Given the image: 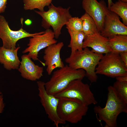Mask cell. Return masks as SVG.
<instances>
[{
    "instance_id": "cell-1",
    "label": "cell",
    "mask_w": 127,
    "mask_h": 127,
    "mask_svg": "<svg viewBox=\"0 0 127 127\" xmlns=\"http://www.w3.org/2000/svg\"><path fill=\"white\" fill-rule=\"evenodd\" d=\"M107 99L105 106H95L93 108L98 121H103L105 127H117V119L122 112L127 113V102L118 94L113 86L107 88Z\"/></svg>"
},
{
    "instance_id": "cell-2",
    "label": "cell",
    "mask_w": 127,
    "mask_h": 127,
    "mask_svg": "<svg viewBox=\"0 0 127 127\" xmlns=\"http://www.w3.org/2000/svg\"><path fill=\"white\" fill-rule=\"evenodd\" d=\"M103 56V54L93 52L86 47L81 50L71 53L65 61L73 69L84 70L85 76L91 83H93L97 81L98 77L95 73V68Z\"/></svg>"
},
{
    "instance_id": "cell-3",
    "label": "cell",
    "mask_w": 127,
    "mask_h": 127,
    "mask_svg": "<svg viewBox=\"0 0 127 127\" xmlns=\"http://www.w3.org/2000/svg\"><path fill=\"white\" fill-rule=\"evenodd\" d=\"M86 76L83 69H75L68 65L55 71L50 80L45 83L47 93L55 95L65 88L72 81L83 79Z\"/></svg>"
},
{
    "instance_id": "cell-4",
    "label": "cell",
    "mask_w": 127,
    "mask_h": 127,
    "mask_svg": "<svg viewBox=\"0 0 127 127\" xmlns=\"http://www.w3.org/2000/svg\"><path fill=\"white\" fill-rule=\"evenodd\" d=\"M48 8L47 11H35L42 17V26L46 29L52 27L55 38L58 39L61 33L62 27L72 17L69 11L70 7H56L51 3Z\"/></svg>"
},
{
    "instance_id": "cell-5",
    "label": "cell",
    "mask_w": 127,
    "mask_h": 127,
    "mask_svg": "<svg viewBox=\"0 0 127 127\" xmlns=\"http://www.w3.org/2000/svg\"><path fill=\"white\" fill-rule=\"evenodd\" d=\"M59 98L57 113L62 120L76 123L80 121L86 115L88 106L79 100L66 98Z\"/></svg>"
},
{
    "instance_id": "cell-6",
    "label": "cell",
    "mask_w": 127,
    "mask_h": 127,
    "mask_svg": "<svg viewBox=\"0 0 127 127\" xmlns=\"http://www.w3.org/2000/svg\"><path fill=\"white\" fill-rule=\"evenodd\" d=\"M82 80L77 79L73 80L64 90L54 96L58 98H66L77 99L88 106L97 104V101L89 86L83 83Z\"/></svg>"
},
{
    "instance_id": "cell-7",
    "label": "cell",
    "mask_w": 127,
    "mask_h": 127,
    "mask_svg": "<svg viewBox=\"0 0 127 127\" xmlns=\"http://www.w3.org/2000/svg\"><path fill=\"white\" fill-rule=\"evenodd\" d=\"M95 73L113 78L127 76V67L119 53L111 52L103 55L96 67Z\"/></svg>"
},
{
    "instance_id": "cell-8",
    "label": "cell",
    "mask_w": 127,
    "mask_h": 127,
    "mask_svg": "<svg viewBox=\"0 0 127 127\" xmlns=\"http://www.w3.org/2000/svg\"><path fill=\"white\" fill-rule=\"evenodd\" d=\"M22 27L19 30L11 29L5 17L0 15V38L2 41V46L5 48L14 50L16 48V44L19 40L23 38L32 37L36 35L42 34L44 31L33 33L27 32Z\"/></svg>"
},
{
    "instance_id": "cell-9",
    "label": "cell",
    "mask_w": 127,
    "mask_h": 127,
    "mask_svg": "<svg viewBox=\"0 0 127 127\" xmlns=\"http://www.w3.org/2000/svg\"><path fill=\"white\" fill-rule=\"evenodd\" d=\"M30 38L28 47L22 52L23 53L28 52L29 57L34 60H38L45 66L44 63L38 58L39 52L41 50L53 44L57 43L53 31L49 28L46 29L44 33L35 35Z\"/></svg>"
},
{
    "instance_id": "cell-10",
    "label": "cell",
    "mask_w": 127,
    "mask_h": 127,
    "mask_svg": "<svg viewBox=\"0 0 127 127\" xmlns=\"http://www.w3.org/2000/svg\"><path fill=\"white\" fill-rule=\"evenodd\" d=\"M45 83L41 81L37 82L40 102L49 118L56 127H58L59 124L66 123L58 115L57 109L59 98L47 93L45 87Z\"/></svg>"
},
{
    "instance_id": "cell-11",
    "label": "cell",
    "mask_w": 127,
    "mask_h": 127,
    "mask_svg": "<svg viewBox=\"0 0 127 127\" xmlns=\"http://www.w3.org/2000/svg\"><path fill=\"white\" fill-rule=\"evenodd\" d=\"M103 8L105 16L100 34L108 38L117 35H127V26L121 22L118 15L110 10L105 2Z\"/></svg>"
},
{
    "instance_id": "cell-12",
    "label": "cell",
    "mask_w": 127,
    "mask_h": 127,
    "mask_svg": "<svg viewBox=\"0 0 127 127\" xmlns=\"http://www.w3.org/2000/svg\"><path fill=\"white\" fill-rule=\"evenodd\" d=\"M64 45L63 42H61L52 44L45 49L43 58L48 75H51L56 68L64 66L60 56L61 50Z\"/></svg>"
},
{
    "instance_id": "cell-13",
    "label": "cell",
    "mask_w": 127,
    "mask_h": 127,
    "mask_svg": "<svg viewBox=\"0 0 127 127\" xmlns=\"http://www.w3.org/2000/svg\"><path fill=\"white\" fill-rule=\"evenodd\" d=\"M31 59L28 54L22 55L18 69L23 78L32 81H36L43 76V68L36 65Z\"/></svg>"
},
{
    "instance_id": "cell-14",
    "label": "cell",
    "mask_w": 127,
    "mask_h": 127,
    "mask_svg": "<svg viewBox=\"0 0 127 127\" xmlns=\"http://www.w3.org/2000/svg\"><path fill=\"white\" fill-rule=\"evenodd\" d=\"M105 1L101 0H82V6L85 13L92 17L95 21L100 33L104 25L105 14L103 8Z\"/></svg>"
},
{
    "instance_id": "cell-15",
    "label": "cell",
    "mask_w": 127,
    "mask_h": 127,
    "mask_svg": "<svg viewBox=\"0 0 127 127\" xmlns=\"http://www.w3.org/2000/svg\"><path fill=\"white\" fill-rule=\"evenodd\" d=\"M88 47L92 48V52L97 54H105L111 51L108 39L99 32L86 36L83 48Z\"/></svg>"
},
{
    "instance_id": "cell-16",
    "label": "cell",
    "mask_w": 127,
    "mask_h": 127,
    "mask_svg": "<svg viewBox=\"0 0 127 127\" xmlns=\"http://www.w3.org/2000/svg\"><path fill=\"white\" fill-rule=\"evenodd\" d=\"M19 46L14 50L6 49L2 46L0 47V63L4 68L10 70L18 69L20 61L17 55Z\"/></svg>"
},
{
    "instance_id": "cell-17",
    "label": "cell",
    "mask_w": 127,
    "mask_h": 127,
    "mask_svg": "<svg viewBox=\"0 0 127 127\" xmlns=\"http://www.w3.org/2000/svg\"><path fill=\"white\" fill-rule=\"evenodd\" d=\"M108 39L111 52L118 53L127 52V35H117Z\"/></svg>"
},
{
    "instance_id": "cell-18",
    "label": "cell",
    "mask_w": 127,
    "mask_h": 127,
    "mask_svg": "<svg viewBox=\"0 0 127 127\" xmlns=\"http://www.w3.org/2000/svg\"><path fill=\"white\" fill-rule=\"evenodd\" d=\"M67 30L71 38L68 46L71 48V54L83 50V42L86 35L83 31L74 32Z\"/></svg>"
},
{
    "instance_id": "cell-19",
    "label": "cell",
    "mask_w": 127,
    "mask_h": 127,
    "mask_svg": "<svg viewBox=\"0 0 127 127\" xmlns=\"http://www.w3.org/2000/svg\"><path fill=\"white\" fill-rule=\"evenodd\" d=\"M82 21V31L86 36L99 32L93 19L85 12L80 17Z\"/></svg>"
},
{
    "instance_id": "cell-20",
    "label": "cell",
    "mask_w": 127,
    "mask_h": 127,
    "mask_svg": "<svg viewBox=\"0 0 127 127\" xmlns=\"http://www.w3.org/2000/svg\"><path fill=\"white\" fill-rule=\"evenodd\" d=\"M52 0H23L24 9L25 10H32L38 9L40 11H44L46 6L52 3Z\"/></svg>"
},
{
    "instance_id": "cell-21",
    "label": "cell",
    "mask_w": 127,
    "mask_h": 127,
    "mask_svg": "<svg viewBox=\"0 0 127 127\" xmlns=\"http://www.w3.org/2000/svg\"><path fill=\"white\" fill-rule=\"evenodd\" d=\"M109 9L119 16L123 23L127 25V2L119 0L115 3H113Z\"/></svg>"
},
{
    "instance_id": "cell-22",
    "label": "cell",
    "mask_w": 127,
    "mask_h": 127,
    "mask_svg": "<svg viewBox=\"0 0 127 127\" xmlns=\"http://www.w3.org/2000/svg\"><path fill=\"white\" fill-rule=\"evenodd\" d=\"M116 79L113 86L118 94L127 102V81Z\"/></svg>"
},
{
    "instance_id": "cell-23",
    "label": "cell",
    "mask_w": 127,
    "mask_h": 127,
    "mask_svg": "<svg viewBox=\"0 0 127 127\" xmlns=\"http://www.w3.org/2000/svg\"><path fill=\"white\" fill-rule=\"evenodd\" d=\"M66 28L74 32L82 31V21L78 17H71L66 24Z\"/></svg>"
},
{
    "instance_id": "cell-24",
    "label": "cell",
    "mask_w": 127,
    "mask_h": 127,
    "mask_svg": "<svg viewBox=\"0 0 127 127\" xmlns=\"http://www.w3.org/2000/svg\"><path fill=\"white\" fill-rule=\"evenodd\" d=\"M119 54L121 60L127 67V52H121Z\"/></svg>"
},
{
    "instance_id": "cell-25",
    "label": "cell",
    "mask_w": 127,
    "mask_h": 127,
    "mask_svg": "<svg viewBox=\"0 0 127 127\" xmlns=\"http://www.w3.org/2000/svg\"><path fill=\"white\" fill-rule=\"evenodd\" d=\"M8 0H0V14L4 12L6 8Z\"/></svg>"
},
{
    "instance_id": "cell-26",
    "label": "cell",
    "mask_w": 127,
    "mask_h": 127,
    "mask_svg": "<svg viewBox=\"0 0 127 127\" xmlns=\"http://www.w3.org/2000/svg\"><path fill=\"white\" fill-rule=\"evenodd\" d=\"M5 107L4 98L2 94H0V115L2 113Z\"/></svg>"
},
{
    "instance_id": "cell-27",
    "label": "cell",
    "mask_w": 127,
    "mask_h": 127,
    "mask_svg": "<svg viewBox=\"0 0 127 127\" xmlns=\"http://www.w3.org/2000/svg\"><path fill=\"white\" fill-rule=\"evenodd\" d=\"M108 8L109 9L110 6L113 3L112 0H108Z\"/></svg>"
},
{
    "instance_id": "cell-28",
    "label": "cell",
    "mask_w": 127,
    "mask_h": 127,
    "mask_svg": "<svg viewBox=\"0 0 127 127\" xmlns=\"http://www.w3.org/2000/svg\"><path fill=\"white\" fill-rule=\"evenodd\" d=\"M31 21L29 20H28L25 21V23L27 25H30L31 23Z\"/></svg>"
},
{
    "instance_id": "cell-29",
    "label": "cell",
    "mask_w": 127,
    "mask_h": 127,
    "mask_svg": "<svg viewBox=\"0 0 127 127\" xmlns=\"http://www.w3.org/2000/svg\"><path fill=\"white\" fill-rule=\"evenodd\" d=\"M120 0L125 2H127V0Z\"/></svg>"
},
{
    "instance_id": "cell-30",
    "label": "cell",
    "mask_w": 127,
    "mask_h": 127,
    "mask_svg": "<svg viewBox=\"0 0 127 127\" xmlns=\"http://www.w3.org/2000/svg\"><path fill=\"white\" fill-rule=\"evenodd\" d=\"M2 93L0 91V94H2Z\"/></svg>"
},
{
    "instance_id": "cell-31",
    "label": "cell",
    "mask_w": 127,
    "mask_h": 127,
    "mask_svg": "<svg viewBox=\"0 0 127 127\" xmlns=\"http://www.w3.org/2000/svg\"><path fill=\"white\" fill-rule=\"evenodd\" d=\"M118 0V1H119V0Z\"/></svg>"
}]
</instances>
